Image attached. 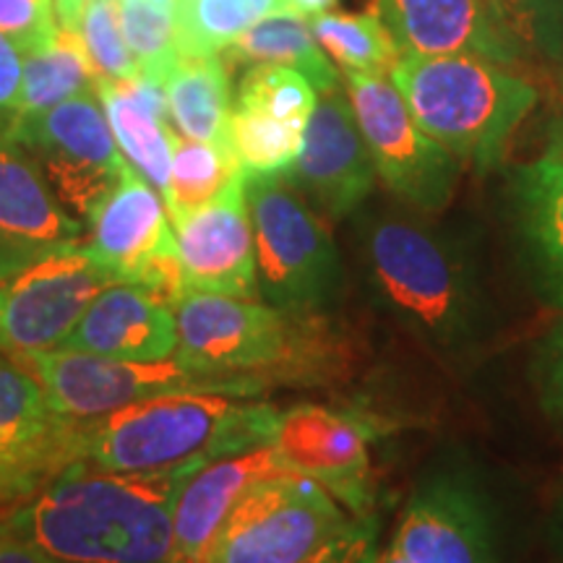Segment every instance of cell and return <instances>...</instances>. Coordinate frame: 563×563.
I'll use <instances>...</instances> for the list:
<instances>
[{"mask_svg":"<svg viewBox=\"0 0 563 563\" xmlns=\"http://www.w3.org/2000/svg\"><path fill=\"white\" fill-rule=\"evenodd\" d=\"M112 282L87 243L0 277V347L16 357L60 347L91 300Z\"/></svg>","mask_w":563,"mask_h":563,"instance_id":"30bf717a","label":"cell"},{"mask_svg":"<svg viewBox=\"0 0 563 563\" xmlns=\"http://www.w3.org/2000/svg\"><path fill=\"white\" fill-rule=\"evenodd\" d=\"M313 37L336 66L352 74L389 76L399 47L376 13H321L311 19Z\"/></svg>","mask_w":563,"mask_h":563,"instance_id":"4316f807","label":"cell"},{"mask_svg":"<svg viewBox=\"0 0 563 563\" xmlns=\"http://www.w3.org/2000/svg\"><path fill=\"white\" fill-rule=\"evenodd\" d=\"M376 519L371 514L368 517H355L306 563H373V559H376Z\"/></svg>","mask_w":563,"mask_h":563,"instance_id":"e575fe53","label":"cell"},{"mask_svg":"<svg viewBox=\"0 0 563 563\" xmlns=\"http://www.w3.org/2000/svg\"><path fill=\"white\" fill-rule=\"evenodd\" d=\"M70 30L79 34L97 81L139 79L141 70L123 37L118 0H89Z\"/></svg>","mask_w":563,"mask_h":563,"instance_id":"1f68e13d","label":"cell"},{"mask_svg":"<svg viewBox=\"0 0 563 563\" xmlns=\"http://www.w3.org/2000/svg\"><path fill=\"white\" fill-rule=\"evenodd\" d=\"M279 410L222 391H170L79 422L84 470L150 473L272 446Z\"/></svg>","mask_w":563,"mask_h":563,"instance_id":"7a4b0ae2","label":"cell"},{"mask_svg":"<svg viewBox=\"0 0 563 563\" xmlns=\"http://www.w3.org/2000/svg\"><path fill=\"white\" fill-rule=\"evenodd\" d=\"M243 178L245 170L230 144L186 139L175 131L170 186L165 194L170 222L217 201Z\"/></svg>","mask_w":563,"mask_h":563,"instance_id":"d4e9b609","label":"cell"},{"mask_svg":"<svg viewBox=\"0 0 563 563\" xmlns=\"http://www.w3.org/2000/svg\"><path fill=\"white\" fill-rule=\"evenodd\" d=\"M21 60H24V79H21L19 115L51 110L70 97L95 89L97 84L89 55L74 30L60 26L51 42L24 53Z\"/></svg>","mask_w":563,"mask_h":563,"instance_id":"484cf974","label":"cell"},{"mask_svg":"<svg viewBox=\"0 0 563 563\" xmlns=\"http://www.w3.org/2000/svg\"><path fill=\"white\" fill-rule=\"evenodd\" d=\"M561 125H563V121H561Z\"/></svg>","mask_w":563,"mask_h":563,"instance_id":"ee69618b","label":"cell"},{"mask_svg":"<svg viewBox=\"0 0 563 563\" xmlns=\"http://www.w3.org/2000/svg\"><path fill=\"white\" fill-rule=\"evenodd\" d=\"M389 79L420 129L477 170L501 165L538 104L530 81L475 55H399Z\"/></svg>","mask_w":563,"mask_h":563,"instance_id":"5b68a950","label":"cell"},{"mask_svg":"<svg viewBox=\"0 0 563 563\" xmlns=\"http://www.w3.org/2000/svg\"><path fill=\"white\" fill-rule=\"evenodd\" d=\"M352 519L321 483L285 470L235 504L203 563H306Z\"/></svg>","mask_w":563,"mask_h":563,"instance_id":"52a82bcc","label":"cell"},{"mask_svg":"<svg viewBox=\"0 0 563 563\" xmlns=\"http://www.w3.org/2000/svg\"><path fill=\"white\" fill-rule=\"evenodd\" d=\"M0 563H58L42 555L34 548L19 543V540L0 538Z\"/></svg>","mask_w":563,"mask_h":563,"instance_id":"74e56055","label":"cell"},{"mask_svg":"<svg viewBox=\"0 0 563 563\" xmlns=\"http://www.w3.org/2000/svg\"><path fill=\"white\" fill-rule=\"evenodd\" d=\"M256 241L258 298L295 316H321L344 290V266L327 224L285 175H245Z\"/></svg>","mask_w":563,"mask_h":563,"instance_id":"8992f818","label":"cell"},{"mask_svg":"<svg viewBox=\"0 0 563 563\" xmlns=\"http://www.w3.org/2000/svg\"><path fill=\"white\" fill-rule=\"evenodd\" d=\"M306 125L302 150L285 178L327 220H342L363 207L376 183L371 152L342 89L319 95Z\"/></svg>","mask_w":563,"mask_h":563,"instance_id":"5bb4252c","label":"cell"},{"mask_svg":"<svg viewBox=\"0 0 563 563\" xmlns=\"http://www.w3.org/2000/svg\"><path fill=\"white\" fill-rule=\"evenodd\" d=\"M173 129L186 139L230 144V79L220 55H180L165 81Z\"/></svg>","mask_w":563,"mask_h":563,"instance_id":"cb8c5ba5","label":"cell"},{"mask_svg":"<svg viewBox=\"0 0 563 563\" xmlns=\"http://www.w3.org/2000/svg\"><path fill=\"white\" fill-rule=\"evenodd\" d=\"M277 473H285L277 449L262 446L222 456L188 475L175 498L170 563H203L235 504L253 485Z\"/></svg>","mask_w":563,"mask_h":563,"instance_id":"44dd1931","label":"cell"},{"mask_svg":"<svg viewBox=\"0 0 563 563\" xmlns=\"http://www.w3.org/2000/svg\"><path fill=\"white\" fill-rule=\"evenodd\" d=\"M224 60L249 66H287L300 70L319 95L340 89V74L316 42L311 21L292 9L274 11L249 26L224 51Z\"/></svg>","mask_w":563,"mask_h":563,"instance_id":"603a6c76","label":"cell"},{"mask_svg":"<svg viewBox=\"0 0 563 563\" xmlns=\"http://www.w3.org/2000/svg\"><path fill=\"white\" fill-rule=\"evenodd\" d=\"M371 431L350 412L319 405H298L279 412L272 446L290 473L313 477L352 517L371 509Z\"/></svg>","mask_w":563,"mask_h":563,"instance_id":"4fadbf2b","label":"cell"},{"mask_svg":"<svg viewBox=\"0 0 563 563\" xmlns=\"http://www.w3.org/2000/svg\"><path fill=\"white\" fill-rule=\"evenodd\" d=\"M87 3L89 0H55V13H58V24L63 30H70V26H74L76 16H79Z\"/></svg>","mask_w":563,"mask_h":563,"instance_id":"f35d334b","label":"cell"},{"mask_svg":"<svg viewBox=\"0 0 563 563\" xmlns=\"http://www.w3.org/2000/svg\"><path fill=\"white\" fill-rule=\"evenodd\" d=\"M391 545L412 563H496L488 506L475 485L454 475L415 493Z\"/></svg>","mask_w":563,"mask_h":563,"instance_id":"ac0fdd59","label":"cell"},{"mask_svg":"<svg viewBox=\"0 0 563 563\" xmlns=\"http://www.w3.org/2000/svg\"><path fill=\"white\" fill-rule=\"evenodd\" d=\"M9 139L34 159L47 186L76 220L89 224L125 167L97 89L42 112H24Z\"/></svg>","mask_w":563,"mask_h":563,"instance_id":"ba28073f","label":"cell"},{"mask_svg":"<svg viewBox=\"0 0 563 563\" xmlns=\"http://www.w3.org/2000/svg\"><path fill=\"white\" fill-rule=\"evenodd\" d=\"M87 241V224L58 201L16 141L0 136V277Z\"/></svg>","mask_w":563,"mask_h":563,"instance_id":"e0dca14e","label":"cell"},{"mask_svg":"<svg viewBox=\"0 0 563 563\" xmlns=\"http://www.w3.org/2000/svg\"><path fill=\"white\" fill-rule=\"evenodd\" d=\"M363 266L378 306L435 352H464L485 329L481 282L460 245L412 217L363 228Z\"/></svg>","mask_w":563,"mask_h":563,"instance_id":"277c9868","label":"cell"},{"mask_svg":"<svg viewBox=\"0 0 563 563\" xmlns=\"http://www.w3.org/2000/svg\"><path fill=\"white\" fill-rule=\"evenodd\" d=\"M87 235L89 253L115 282L150 287L173 306L183 298L186 285L167 203L129 162L91 214Z\"/></svg>","mask_w":563,"mask_h":563,"instance_id":"8fae6325","label":"cell"},{"mask_svg":"<svg viewBox=\"0 0 563 563\" xmlns=\"http://www.w3.org/2000/svg\"><path fill=\"white\" fill-rule=\"evenodd\" d=\"M525 51L563 63V0H490Z\"/></svg>","mask_w":563,"mask_h":563,"instance_id":"d6a6232c","label":"cell"},{"mask_svg":"<svg viewBox=\"0 0 563 563\" xmlns=\"http://www.w3.org/2000/svg\"><path fill=\"white\" fill-rule=\"evenodd\" d=\"M173 230L186 290L258 298L256 241L245 178L232 183L217 201L175 220Z\"/></svg>","mask_w":563,"mask_h":563,"instance_id":"9a60e30c","label":"cell"},{"mask_svg":"<svg viewBox=\"0 0 563 563\" xmlns=\"http://www.w3.org/2000/svg\"><path fill=\"white\" fill-rule=\"evenodd\" d=\"M373 563H412L410 559H407V555H402L397 551V548H389V551H384V553H376V559H373Z\"/></svg>","mask_w":563,"mask_h":563,"instance_id":"b9f144b4","label":"cell"},{"mask_svg":"<svg viewBox=\"0 0 563 563\" xmlns=\"http://www.w3.org/2000/svg\"><path fill=\"white\" fill-rule=\"evenodd\" d=\"M21 79H24V60L19 47L0 34V136H9L11 125L19 118Z\"/></svg>","mask_w":563,"mask_h":563,"instance_id":"8d00e7d4","label":"cell"},{"mask_svg":"<svg viewBox=\"0 0 563 563\" xmlns=\"http://www.w3.org/2000/svg\"><path fill=\"white\" fill-rule=\"evenodd\" d=\"M60 347L112 361H170L178 350L175 306L144 285L112 282L91 300Z\"/></svg>","mask_w":563,"mask_h":563,"instance_id":"d6986e66","label":"cell"},{"mask_svg":"<svg viewBox=\"0 0 563 563\" xmlns=\"http://www.w3.org/2000/svg\"><path fill=\"white\" fill-rule=\"evenodd\" d=\"M306 125L277 121L258 110L232 108L230 146L245 175H285L302 150Z\"/></svg>","mask_w":563,"mask_h":563,"instance_id":"f546056e","label":"cell"},{"mask_svg":"<svg viewBox=\"0 0 563 563\" xmlns=\"http://www.w3.org/2000/svg\"><path fill=\"white\" fill-rule=\"evenodd\" d=\"M199 467L79 470L0 514V538L58 563H170L175 498Z\"/></svg>","mask_w":563,"mask_h":563,"instance_id":"6da1fadb","label":"cell"},{"mask_svg":"<svg viewBox=\"0 0 563 563\" xmlns=\"http://www.w3.org/2000/svg\"><path fill=\"white\" fill-rule=\"evenodd\" d=\"M282 9L285 0H180V55H222L249 26Z\"/></svg>","mask_w":563,"mask_h":563,"instance_id":"83f0119b","label":"cell"},{"mask_svg":"<svg viewBox=\"0 0 563 563\" xmlns=\"http://www.w3.org/2000/svg\"><path fill=\"white\" fill-rule=\"evenodd\" d=\"M45 389L47 402L60 418L84 422L170 391H211L194 371L170 357L157 363L112 361L79 350H42L19 357Z\"/></svg>","mask_w":563,"mask_h":563,"instance_id":"7c38bea8","label":"cell"},{"mask_svg":"<svg viewBox=\"0 0 563 563\" xmlns=\"http://www.w3.org/2000/svg\"><path fill=\"white\" fill-rule=\"evenodd\" d=\"M402 55H475L519 66L530 58L490 0H376Z\"/></svg>","mask_w":563,"mask_h":563,"instance_id":"2e32d148","label":"cell"},{"mask_svg":"<svg viewBox=\"0 0 563 563\" xmlns=\"http://www.w3.org/2000/svg\"><path fill=\"white\" fill-rule=\"evenodd\" d=\"M344 95L376 175L389 191L420 211L446 207L460 180L462 162L420 129L389 76L344 70Z\"/></svg>","mask_w":563,"mask_h":563,"instance_id":"9c48e42d","label":"cell"},{"mask_svg":"<svg viewBox=\"0 0 563 563\" xmlns=\"http://www.w3.org/2000/svg\"><path fill=\"white\" fill-rule=\"evenodd\" d=\"M319 91L300 70L287 66H251L238 89L235 108L258 110L277 121H311Z\"/></svg>","mask_w":563,"mask_h":563,"instance_id":"4dcf8cb0","label":"cell"},{"mask_svg":"<svg viewBox=\"0 0 563 563\" xmlns=\"http://www.w3.org/2000/svg\"><path fill=\"white\" fill-rule=\"evenodd\" d=\"M287 9L302 13V16L313 19V16H321V13H327L336 0H285Z\"/></svg>","mask_w":563,"mask_h":563,"instance_id":"ab89813d","label":"cell"},{"mask_svg":"<svg viewBox=\"0 0 563 563\" xmlns=\"http://www.w3.org/2000/svg\"><path fill=\"white\" fill-rule=\"evenodd\" d=\"M95 89L125 162L165 199L175 136L165 87L139 76L125 81H97Z\"/></svg>","mask_w":563,"mask_h":563,"instance_id":"7402d4cb","label":"cell"},{"mask_svg":"<svg viewBox=\"0 0 563 563\" xmlns=\"http://www.w3.org/2000/svg\"><path fill=\"white\" fill-rule=\"evenodd\" d=\"M123 37L144 79L165 87L180 60L178 9L180 0H118Z\"/></svg>","mask_w":563,"mask_h":563,"instance_id":"f1b7e54d","label":"cell"},{"mask_svg":"<svg viewBox=\"0 0 563 563\" xmlns=\"http://www.w3.org/2000/svg\"><path fill=\"white\" fill-rule=\"evenodd\" d=\"M534 371H538V389L545 410L563 422V323L545 336Z\"/></svg>","mask_w":563,"mask_h":563,"instance_id":"d590c367","label":"cell"},{"mask_svg":"<svg viewBox=\"0 0 563 563\" xmlns=\"http://www.w3.org/2000/svg\"><path fill=\"white\" fill-rule=\"evenodd\" d=\"M561 66H563V63H561ZM561 81H563V74H561Z\"/></svg>","mask_w":563,"mask_h":563,"instance_id":"7bdbcfd3","label":"cell"},{"mask_svg":"<svg viewBox=\"0 0 563 563\" xmlns=\"http://www.w3.org/2000/svg\"><path fill=\"white\" fill-rule=\"evenodd\" d=\"M511 214L534 290L563 311V125L553 123L548 150L511 173Z\"/></svg>","mask_w":563,"mask_h":563,"instance_id":"ffe728a7","label":"cell"},{"mask_svg":"<svg viewBox=\"0 0 563 563\" xmlns=\"http://www.w3.org/2000/svg\"><path fill=\"white\" fill-rule=\"evenodd\" d=\"M551 538H553L555 551H559V555L563 559V496H561V501H559V506H555V511H553Z\"/></svg>","mask_w":563,"mask_h":563,"instance_id":"60d3db41","label":"cell"},{"mask_svg":"<svg viewBox=\"0 0 563 563\" xmlns=\"http://www.w3.org/2000/svg\"><path fill=\"white\" fill-rule=\"evenodd\" d=\"M321 316H295L264 300L186 290L175 302V361L211 391L249 394L262 384L313 378L334 363Z\"/></svg>","mask_w":563,"mask_h":563,"instance_id":"3957f363","label":"cell"},{"mask_svg":"<svg viewBox=\"0 0 563 563\" xmlns=\"http://www.w3.org/2000/svg\"><path fill=\"white\" fill-rule=\"evenodd\" d=\"M58 30L55 0H0V34L9 37L21 55L51 42Z\"/></svg>","mask_w":563,"mask_h":563,"instance_id":"836d02e7","label":"cell"}]
</instances>
